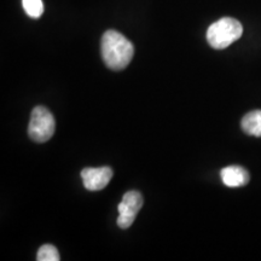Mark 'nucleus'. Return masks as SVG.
Masks as SVG:
<instances>
[{"label": "nucleus", "mask_w": 261, "mask_h": 261, "mask_svg": "<svg viewBox=\"0 0 261 261\" xmlns=\"http://www.w3.org/2000/svg\"><path fill=\"white\" fill-rule=\"evenodd\" d=\"M60 259V253H58L57 248L52 244H44L39 248L37 254L38 261H58Z\"/></svg>", "instance_id": "1a4fd4ad"}, {"label": "nucleus", "mask_w": 261, "mask_h": 261, "mask_svg": "<svg viewBox=\"0 0 261 261\" xmlns=\"http://www.w3.org/2000/svg\"><path fill=\"white\" fill-rule=\"evenodd\" d=\"M24 11L32 18H39L44 14V3L42 0H22Z\"/></svg>", "instance_id": "6e6552de"}, {"label": "nucleus", "mask_w": 261, "mask_h": 261, "mask_svg": "<svg viewBox=\"0 0 261 261\" xmlns=\"http://www.w3.org/2000/svg\"><path fill=\"white\" fill-rule=\"evenodd\" d=\"M243 27L240 21L223 17L214 22L207 31V41L215 50H224L242 37Z\"/></svg>", "instance_id": "f03ea898"}, {"label": "nucleus", "mask_w": 261, "mask_h": 261, "mask_svg": "<svg viewBox=\"0 0 261 261\" xmlns=\"http://www.w3.org/2000/svg\"><path fill=\"white\" fill-rule=\"evenodd\" d=\"M100 52L107 67L112 70L120 71L130 63L135 55V47L121 33L110 29L103 34L100 40Z\"/></svg>", "instance_id": "f257e3e1"}, {"label": "nucleus", "mask_w": 261, "mask_h": 261, "mask_svg": "<svg viewBox=\"0 0 261 261\" xmlns=\"http://www.w3.org/2000/svg\"><path fill=\"white\" fill-rule=\"evenodd\" d=\"M241 127L247 135L261 137V110H253L244 115Z\"/></svg>", "instance_id": "0eeeda50"}, {"label": "nucleus", "mask_w": 261, "mask_h": 261, "mask_svg": "<svg viewBox=\"0 0 261 261\" xmlns=\"http://www.w3.org/2000/svg\"><path fill=\"white\" fill-rule=\"evenodd\" d=\"M143 207V196L138 191H128L123 195L121 203L117 207L119 218H117V226L121 228H128L135 223L137 214Z\"/></svg>", "instance_id": "20e7f679"}, {"label": "nucleus", "mask_w": 261, "mask_h": 261, "mask_svg": "<svg viewBox=\"0 0 261 261\" xmlns=\"http://www.w3.org/2000/svg\"><path fill=\"white\" fill-rule=\"evenodd\" d=\"M84 187L89 191H99L109 184L113 178V169L110 167L84 168L81 171Z\"/></svg>", "instance_id": "39448f33"}, {"label": "nucleus", "mask_w": 261, "mask_h": 261, "mask_svg": "<svg viewBox=\"0 0 261 261\" xmlns=\"http://www.w3.org/2000/svg\"><path fill=\"white\" fill-rule=\"evenodd\" d=\"M221 180L227 188H241L249 182V173L241 166H228L221 169Z\"/></svg>", "instance_id": "423d86ee"}, {"label": "nucleus", "mask_w": 261, "mask_h": 261, "mask_svg": "<svg viewBox=\"0 0 261 261\" xmlns=\"http://www.w3.org/2000/svg\"><path fill=\"white\" fill-rule=\"evenodd\" d=\"M56 122L47 108L38 106L32 110L31 121L28 126V135L37 143H45L55 135Z\"/></svg>", "instance_id": "7ed1b4c3"}]
</instances>
